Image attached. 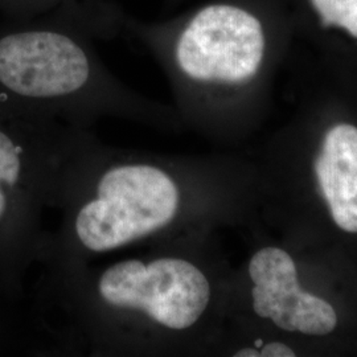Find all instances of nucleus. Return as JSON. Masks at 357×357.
Here are the masks:
<instances>
[{"label": "nucleus", "instance_id": "nucleus-1", "mask_svg": "<svg viewBox=\"0 0 357 357\" xmlns=\"http://www.w3.org/2000/svg\"><path fill=\"white\" fill-rule=\"evenodd\" d=\"M61 213L41 255L50 268L90 264L151 243L250 228L258 172L249 153L168 155L105 144L73 128L56 169Z\"/></svg>", "mask_w": 357, "mask_h": 357}, {"label": "nucleus", "instance_id": "nucleus-7", "mask_svg": "<svg viewBox=\"0 0 357 357\" xmlns=\"http://www.w3.org/2000/svg\"><path fill=\"white\" fill-rule=\"evenodd\" d=\"M73 128L44 116L26 137L0 128V230L16 221L38 240V211L51 205L56 169Z\"/></svg>", "mask_w": 357, "mask_h": 357}, {"label": "nucleus", "instance_id": "nucleus-4", "mask_svg": "<svg viewBox=\"0 0 357 357\" xmlns=\"http://www.w3.org/2000/svg\"><path fill=\"white\" fill-rule=\"evenodd\" d=\"M121 28L165 70L183 128L229 150L248 138L266 57L265 31L255 13L216 3L172 20L144 22L123 13Z\"/></svg>", "mask_w": 357, "mask_h": 357}, {"label": "nucleus", "instance_id": "nucleus-6", "mask_svg": "<svg viewBox=\"0 0 357 357\" xmlns=\"http://www.w3.org/2000/svg\"><path fill=\"white\" fill-rule=\"evenodd\" d=\"M250 155L265 229L286 243L357 258V121L290 131Z\"/></svg>", "mask_w": 357, "mask_h": 357}, {"label": "nucleus", "instance_id": "nucleus-9", "mask_svg": "<svg viewBox=\"0 0 357 357\" xmlns=\"http://www.w3.org/2000/svg\"><path fill=\"white\" fill-rule=\"evenodd\" d=\"M41 8H59L61 4H64L68 0H33Z\"/></svg>", "mask_w": 357, "mask_h": 357}, {"label": "nucleus", "instance_id": "nucleus-5", "mask_svg": "<svg viewBox=\"0 0 357 357\" xmlns=\"http://www.w3.org/2000/svg\"><path fill=\"white\" fill-rule=\"evenodd\" d=\"M231 268L224 326L268 332L307 356L357 355V258L282 241L259 222Z\"/></svg>", "mask_w": 357, "mask_h": 357}, {"label": "nucleus", "instance_id": "nucleus-2", "mask_svg": "<svg viewBox=\"0 0 357 357\" xmlns=\"http://www.w3.org/2000/svg\"><path fill=\"white\" fill-rule=\"evenodd\" d=\"M217 236L151 243L105 264L50 268L57 354L209 356L225 323L233 268Z\"/></svg>", "mask_w": 357, "mask_h": 357}, {"label": "nucleus", "instance_id": "nucleus-3", "mask_svg": "<svg viewBox=\"0 0 357 357\" xmlns=\"http://www.w3.org/2000/svg\"><path fill=\"white\" fill-rule=\"evenodd\" d=\"M45 24L0 38V102L11 97L35 115L91 130L102 118L178 132L176 110L131 89L103 64L94 38L122 32L123 11L110 1L68 0Z\"/></svg>", "mask_w": 357, "mask_h": 357}, {"label": "nucleus", "instance_id": "nucleus-8", "mask_svg": "<svg viewBox=\"0 0 357 357\" xmlns=\"http://www.w3.org/2000/svg\"><path fill=\"white\" fill-rule=\"evenodd\" d=\"M324 26H342L357 38V0H311Z\"/></svg>", "mask_w": 357, "mask_h": 357}]
</instances>
